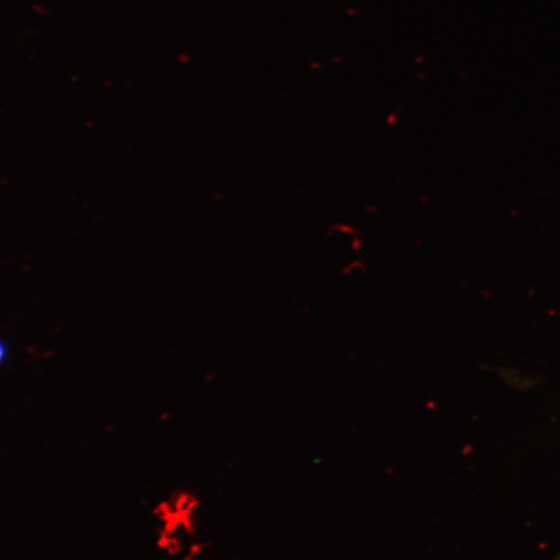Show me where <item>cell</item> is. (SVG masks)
<instances>
[{"mask_svg": "<svg viewBox=\"0 0 560 560\" xmlns=\"http://www.w3.org/2000/svg\"><path fill=\"white\" fill-rule=\"evenodd\" d=\"M10 357V348L7 342L0 338V368L4 365L7 360H9Z\"/></svg>", "mask_w": 560, "mask_h": 560, "instance_id": "cell-1", "label": "cell"}]
</instances>
